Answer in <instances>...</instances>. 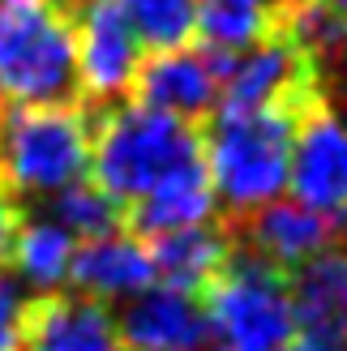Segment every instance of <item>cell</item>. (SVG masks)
<instances>
[{"instance_id": "cell-1", "label": "cell", "mask_w": 347, "mask_h": 351, "mask_svg": "<svg viewBox=\"0 0 347 351\" xmlns=\"http://www.w3.org/2000/svg\"><path fill=\"white\" fill-rule=\"evenodd\" d=\"M300 120L287 108H219L198 120L202 159L211 184L223 197V210H249L270 202L287 184L291 146H296Z\"/></svg>"}, {"instance_id": "cell-2", "label": "cell", "mask_w": 347, "mask_h": 351, "mask_svg": "<svg viewBox=\"0 0 347 351\" xmlns=\"http://www.w3.org/2000/svg\"><path fill=\"white\" fill-rule=\"evenodd\" d=\"M202 159L198 125H184L180 116L146 108V103H95L91 129V180L129 206L171 176L176 167Z\"/></svg>"}, {"instance_id": "cell-3", "label": "cell", "mask_w": 347, "mask_h": 351, "mask_svg": "<svg viewBox=\"0 0 347 351\" xmlns=\"http://www.w3.org/2000/svg\"><path fill=\"white\" fill-rule=\"evenodd\" d=\"M95 103H9L0 99V193H56L91 167Z\"/></svg>"}, {"instance_id": "cell-4", "label": "cell", "mask_w": 347, "mask_h": 351, "mask_svg": "<svg viewBox=\"0 0 347 351\" xmlns=\"http://www.w3.org/2000/svg\"><path fill=\"white\" fill-rule=\"evenodd\" d=\"M0 99L86 103L73 9L64 0H0Z\"/></svg>"}, {"instance_id": "cell-5", "label": "cell", "mask_w": 347, "mask_h": 351, "mask_svg": "<svg viewBox=\"0 0 347 351\" xmlns=\"http://www.w3.org/2000/svg\"><path fill=\"white\" fill-rule=\"evenodd\" d=\"M202 308L228 351H291L296 313H291L287 270L245 244L232 240L228 266L202 291Z\"/></svg>"}, {"instance_id": "cell-6", "label": "cell", "mask_w": 347, "mask_h": 351, "mask_svg": "<svg viewBox=\"0 0 347 351\" xmlns=\"http://www.w3.org/2000/svg\"><path fill=\"white\" fill-rule=\"evenodd\" d=\"M77 34V77L86 103H116L129 95L133 69L142 60V43L116 0H77L73 5Z\"/></svg>"}, {"instance_id": "cell-7", "label": "cell", "mask_w": 347, "mask_h": 351, "mask_svg": "<svg viewBox=\"0 0 347 351\" xmlns=\"http://www.w3.org/2000/svg\"><path fill=\"white\" fill-rule=\"evenodd\" d=\"M223 227L232 232L236 244L262 253L274 266L291 270L296 261L322 253L326 244H335L343 236V219L339 215H326V210H313L304 202H262V206H249V210H219Z\"/></svg>"}, {"instance_id": "cell-8", "label": "cell", "mask_w": 347, "mask_h": 351, "mask_svg": "<svg viewBox=\"0 0 347 351\" xmlns=\"http://www.w3.org/2000/svg\"><path fill=\"white\" fill-rule=\"evenodd\" d=\"M17 351H116V322L99 295L47 287L17 304Z\"/></svg>"}, {"instance_id": "cell-9", "label": "cell", "mask_w": 347, "mask_h": 351, "mask_svg": "<svg viewBox=\"0 0 347 351\" xmlns=\"http://www.w3.org/2000/svg\"><path fill=\"white\" fill-rule=\"evenodd\" d=\"M133 103H146V108L171 112L198 125L219 108V77L211 69V56L206 47H171V51H146L133 69L129 95Z\"/></svg>"}, {"instance_id": "cell-10", "label": "cell", "mask_w": 347, "mask_h": 351, "mask_svg": "<svg viewBox=\"0 0 347 351\" xmlns=\"http://www.w3.org/2000/svg\"><path fill=\"white\" fill-rule=\"evenodd\" d=\"M112 322L116 351H198L215 335L202 300L176 287L133 291V300Z\"/></svg>"}, {"instance_id": "cell-11", "label": "cell", "mask_w": 347, "mask_h": 351, "mask_svg": "<svg viewBox=\"0 0 347 351\" xmlns=\"http://www.w3.org/2000/svg\"><path fill=\"white\" fill-rule=\"evenodd\" d=\"M287 180L296 202L347 219V125L335 116L331 103H322L300 125Z\"/></svg>"}, {"instance_id": "cell-12", "label": "cell", "mask_w": 347, "mask_h": 351, "mask_svg": "<svg viewBox=\"0 0 347 351\" xmlns=\"http://www.w3.org/2000/svg\"><path fill=\"white\" fill-rule=\"evenodd\" d=\"M215 206H219V193L211 184L206 159H193V163L176 167L171 176H163L142 197L120 206V227L137 240H154L163 232H176V227L215 219Z\"/></svg>"}, {"instance_id": "cell-13", "label": "cell", "mask_w": 347, "mask_h": 351, "mask_svg": "<svg viewBox=\"0 0 347 351\" xmlns=\"http://www.w3.org/2000/svg\"><path fill=\"white\" fill-rule=\"evenodd\" d=\"M232 253V232L223 227V219H206V223H189L176 232H163L150 240V257H154V278L163 287L189 291L202 300V291L211 287V278L228 266Z\"/></svg>"}, {"instance_id": "cell-14", "label": "cell", "mask_w": 347, "mask_h": 351, "mask_svg": "<svg viewBox=\"0 0 347 351\" xmlns=\"http://www.w3.org/2000/svg\"><path fill=\"white\" fill-rule=\"evenodd\" d=\"M69 283L86 295H99V300L133 295L154 283V257L146 244H137V236H91L73 244Z\"/></svg>"}, {"instance_id": "cell-15", "label": "cell", "mask_w": 347, "mask_h": 351, "mask_svg": "<svg viewBox=\"0 0 347 351\" xmlns=\"http://www.w3.org/2000/svg\"><path fill=\"white\" fill-rule=\"evenodd\" d=\"M283 22H287V0H198L193 43L240 51L274 30H283Z\"/></svg>"}, {"instance_id": "cell-16", "label": "cell", "mask_w": 347, "mask_h": 351, "mask_svg": "<svg viewBox=\"0 0 347 351\" xmlns=\"http://www.w3.org/2000/svg\"><path fill=\"white\" fill-rule=\"evenodd\" d=\"M73 244H77V236L64 232L60 223H26L22 219L17 240H13V274H22L39 291L64 283Z\"/></svg>"}, {"instance_id": "cell-17", "label": "cell", "mask_w": 347, "mask_h": 351, "mask_svg": "<svg viewBox=\"0 0 347 351\" xmlns=\"http://www.w3.org/2000/svg\"><path fill=\"white\" fill-rule=\"evenodd\" d=\"M142 51H171L198 39V0H116Z\"/></svg>"}, {"instance_id": "cell-18", "label": "cell", "mask_w": 347, "mask_h": 351, "mask_svg": "<svg viewBox=\"0 0 347 351\" xmlns=\"http://www.w3.org/2000/svg\"><path fill=\"white\" fill-rule=\"evenodd\" d=\"M47 210H51V219H56L64 232H73L77 240L120 232V202L108 197L95 180H82V176L60 184Z\"/></svg>"}, {"instance_id": "cell-19", "label": "cell", "mask_w": 347, "mask_h": 351, "mask_svg": "<svg viewBox=\"0 0 347 351\" xmlns=\"http://www.w3.org/2000/svg\"><path fill=\"white\" fill-rule=\"evenodd\" d=\"M17 304H22V295H17L13 278L0 274V351H17Z\"/></svg>"}, {"instance_id": "cell-20", "label": "cell", "mask_w": 347, "mask_h": 351, "mask_svg": "<svg viewBox=\"0 0 347 351\" xmlns=\"http://www.w3.org/2000/svg\"><path fill=\"white\" fill-rule=\"evenodd\" d=\"M22 219H26L22 206L0 193V274L13 270V240H17V227H22Z\"/></svg>"}, {"instance_id": "cell-21", "label": "cell", "mask_w": 347, "mask_h": 351, "mask_svg": "<svg viewBox=\"0 0 347 351\" xmlns=\"http://www.w3.org/2000/svg\"><path fill=\"white\" fill-rule=\"evenodd\" d=\"M318 5H322L326 13H335L339 22H347V0H318Z\"/></svg>"}]
</instances>
